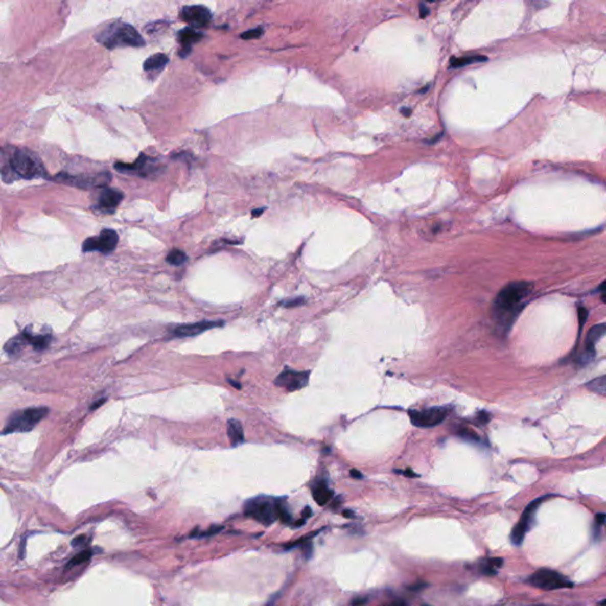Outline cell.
I'll return each mask as SVG.
<instances>
[{"mask_svg": "<svg viewBox=\"0 0 606 606\" xmlns=\"http://www.w3.org/2000/svg\"><path fill=\"white\" fill-rule=\"evenodd\" d=\"M532 293V284L528 282H513L497 294L492 305V317L502 331L507 332L513 326L523 306Z\"/></svg>", "mask_w": 606, "mask_h": 606, "instance_id": "1", "label": "cell"}, {"mask_svg": "<svg viewBox=\"0 0 606 606\" xmlns=\"http://www.w3.org/2000/svg\"><path fill=\"white\" fill-rule=\"evenodd\" d=\"M0 173L6 181L39 178L45 173L38 156L19 148H7L0 156Z\"/></svg>", "mask_w": 606, "mask_h": 606, "instance_id": "2", "label": "cell"}, {"mask_svg": "<svg viewBox=\"0 0 606 606\" xmlns=\"http://www.w3.org/2000/svg\"><path fill=\"white\" fill-rule=\"evenodd\" d=\"M95 39L107 49H115L119 46H135L145 45V40L132 25L115 21L97 33Z\"/></svg>", "mask_w": 606, "mask_h": 606, "instance_id": "3", "label": "cell"}, {"mask_svg": "<svg viewBox=\"0 0 606 606\" xmlns=\"http://www.w3.org/2000/svg\"><path fill=\"white\" fill-rule=\"evenodd\" d=\"M49 413L46 407H31L14 413L10 418L3 433L26 432L32 430Z\"/></svg>", "mask_w": 606, "mask_h": 606, "instance_id": "4", "label": "cell"}, {"mask_svg": "<svg viewBox=\"0 0 606 606\" xmlns=\"http://www.w3.org/2000/svg\"><path fill=\"white\" fill-rule=\"evenodd\" d=\"M276 502L277 501L269 499V497H256V499L248 501V503L245 504L244 513L256 521L263 523L264 526H269L277 519Z\"/></svg>", "mask_w": 606, "mask_h": 606, "instance_id": "5", "label": "cell"}, {"mask_svg": "<svg viewBox=\"0 0 606 606\" xmlns=\"http://www.w3.org/2000/svg\"><path fill=\"white\" fill-rule=\"evenodd\" d=\"M528 582L530 585L538 587V589L546 591L570 589V587L573 586V584L568 580L566 577L561 575L558 572L546 570V568L539 570L535 573L530 575Z\"/></svg>", "mask_w": 606, "mask_h": 606, "instance_id": "6", "label": "cell"}, {"mask_svg": "<svg viewBox=\"0 0 606 606\" xmlns=\"http://www.w3.org/2000/svg\"><path fill=\"white\" fill-rule=\"evenodd\" d=\"M549 496H544V497H540V499H537L534 500L533 502H530L527 508L523 511V514L521 518H520L519 522L516 523L514 529L511 530V534H510V541L513 542L515 546H520L522 545L523 542V539H525L526 534L528 533V530L530 529V527H532V523L534 521V518H535V514H537V510L538 508L541 506L542 502H544L545 500H547Z\"/></svg>", "mask_w": 606, "mask_h": 606, "instance_id": "7", "label": "cell"}, {"mask_svg": "<svg viewBox=\"0 0 606 606\" xmlns=\"http://www.w3.org/2000/svg\"><path fill=\"white\" fill-rule=\"evenodd\" d=\"M119 242V236L114 230H103L96 237L88 238L83 243V251H100L102 253H110L116 248Z\"/></svg>", "mask_w": 606, "mask_h": 606, "instance_id": "8", "label": "cell"}, {"mask_svg": "<svg viewBox=\"0 0 606 606\" xmlns=\"http://www.w3.org/2000/svg\"><path fill=\"white\" fill-rule=\"evenodd\" d=\"M410 419L418 428H432L443 423L447 418V411L443 407H430L421 411H410Z\"/></svg>", "mask_w": 606, "mask_h": 606, "instance_id": "9", "label": "cell"}, {"mask_svg": "<svg viewBox=\"0 0 606 606\" xmlns=\"http://www.w3.org/2000/svg\"><path fill=\"white\" fill-rule=\"evenodd\" d=\"M212 14L208 9L201 5L185 6L180 11V19L196 28H204L211 21Z\"/></svg>", "mask_w": 606, "mask_h": 606, "instance_id": "10", "label": "cell"}, {"mask_svg": "<svg viewBox=\"0 0 606 606\" xmlns=\"http://www.w3.org/2000/svg\"><path fill=\"white\" fill-rule=\"evenodd\" d=\"M309 372H297L286 368L276 378L275 384L281 387H286L289 391L301 390L308 384Z\"/></svg>", "mask_w": 606, "mask_h": 606, "instance_id": "11", "label": "cell"}, {"mask_svg": "<svg viewBox=\"0 0 606 606\" xmlns=\"http://www.w3.org/2000/svg\"><path fill=\"white\" fill-rule=\"evenodd\" d=\"M223 324V321H200V322L196 323L181 324V326H178L173 329V334L178 336V338H189V336L201 334V333L206 332L208 329L220 327Z\"/></svg>", "mask_w": 606, "mask_h": 606, "instance_id": "12", "label": "cell"}, {"mask_svg": "<svg viewBox=\"0 0 606 606\" xmlns=\"http://www.w3.org/2000/svg\"><path fill=\"white\" fill-rule=\"evenodd\" d=\"M154 168L155 166L153 165L152 160L146 155H141L140 158L133 164L118 162L115 165V170L118 172H121V173L126 174H139L142 175V177H146L147 174L152 173V171L154 170Z\"/></svg>", "mask_w": 606, "mask_h": 606, "instance_id": "13", "label": "cell"}, {"mask_svg": "<svg viewBox=\"0 0 606 606\" xmlns=\"http://www.w3.org/2000/svg\"><path fill=\"white\" fill-rule=\"evenodd\" d=\"M604 334H605V324L604 323L598 324V326H593L590 329L589 333H587V338L585 341V352H584V354L581 355L580 359H579V362H580V364L585 365L594 358V355H596V349H594V346H596V343L599 341L601 338H603Z\"/></svg>", "mask_w": 606, "mask_h": 606, "instance_id": "14", "label": "cell"}, {"mask_svg": "<svg viewBox=\"0 0 606 606\" xmlns=\"http://www.w3.org/2000/svg\"><path fill=\"white\" fill-rule=\"evenodd\" d=\"M123 194L118 190L106 189L99 197V207L103 212H113L121 203Z\"/></svg>", "mask_w": 606, "mask_h": 606, "instance_id": "15", "label": "cell"}, {"mask_svg": "<svg viewBox=\"0 0 606 606\" xmlns=\"http://www.w3.org/2000/svg\"><path fill=\"white\" fill-rule=\"evenodd\" d=\"M203 38V33L197 31L193 28H185L178 33V42L180 43L181 49L184 52H181V56H187V54L191 51L193 44L199 42Z\"/></svg>", "mask_w": 606, "mask_h": 606, "instance_id": "16", "label": "cell"}, {"mask_svg": "<svg viewBox=\"0 0 606 606\" xmlns=\"http://www.w3.org/2000/svg\"><path fill=\"white\" fill-rule=\"evenodd\" d=\"M313 497L319 506H324L333 497V490L329 489L324 482H319L313 488Z\"/></svg>", "mask_w": 606, "mask_h": 606, "instance_id": "17", "label": "cell"}, {"mask_svg": "<svg viewBox=\"0 0 606 606\" xmlns=\"http://www.w3.org/2000/svg\"><path fill=\"white\" fill-rule=\"evenodd\" d=\"M227 435H229L230 442L234 447L243 443L244 440V431L241 423L236 419H230L227 422Z\"/></svg>", "mask_w": 606, "mask_h": 606, "instance_id": "18", "label": "cell"}, {"mask_svg": "<svg viewBox=\"0 0 606 606\" xmlns=\"http://www.w3.org/2000/svg\"><path fill=\"white\" fill-rule=\"evenodd\" d=\"M168 63V57L164 54L153 55L144 63V69L146 71H156L161 70Z\"/></svg>", "mask_w": 606, "mask_h": 606, "instance_id": "19", "label": "cell"}, {"mask_svg": "<svg viewBox=\"0 0 606 606\" xmlns=\"http://www.w3.org/2000/svg\"><path fill=\"white\" fill-rule=\"evenodd\" d=\"M502 564H503V560L501 558L488 559L481 564V566H480L481 572L485 575H495L496 571L499 570L501 566H502Z\"/></svg>", "mask_w": 606, "mask_h": 606, "instance_id": "20", "label": "cell"}, {"mask_svg": "<svg viewBox=\"0 0 606 606\" xmlns=\"http://www.w3.org/2000/svg\"><path fill=\"white\" fill-rule=\"evenodd\" d=\"M487 61L485 56H468V57H459V58H452L450 62L451 68H462V66L471 64V63H478Z\"/></svg>", "mask_w": 606, "mask_h": 606, "instance_id": "21", "label": "cell"}, {"mask_svg": "<svg viewBox=\"0 0 606 606\" xmlns=\"http://www.w3.org/2000/svg\"><path fill=\"white\" fill-rule=\"evenodd\" d=\"M23 338L29 343H31V345L38 351L46 348L49 345V341H50V338H49V336H46V335H44V336L31 335V334H29V333H24Z\"/></svg>", "mask_w": 606, "mask_h": 606, "instance_id": "22", "label": "cell"}, {"mask_svg": "<svg viewBox=\"0 0 606 606\" xmlns=\"http://www.w3.org/2000/svg\"><path fill=\"white\" fill-rule=\"evenodd\" d=\"M586 387L589 388L590 391L594 392V393H598V394L605 397L606 395V378L604 376L600 378H596V379H593L592 381H590V383H587Z\"/></svg>", "mask_w": 606, "mask_h": 606, "instance_id": "23", "label": "cell"}, {"mask_svg": "<svg viewBox=\"0 0 606 606\" xmlns=\"http://www.w3.org/2000/svg\"><path fill=\"white\" fill-rule=\"evenodd\" d=\"M186 260H187L186 253L184 251H181V250H178V249L172 250V251L168 253L166 257L167 263L171 265H174V267L182 265L186 262Z\"/></svg>", "mask_w": 606, "mask_h": 606, "instance_id": "24", "label": "cell"}, {"mask_svg": "<svg viewBox=\"0 0 606 606\" xmlns=\"http://www.w3.org/2000/svg\"><path fill=\"white\" fill-rule=\"evenodd\" d=\"M276 510H277V519H279L282 522L289 523L293 521V518H291V515L289 513V509H288V507L284 502L277 501V502H276Z\"/></svg>", "mask_w": 606, "mask_h": 606, "instance_id": "25", "label": "cell"}, {"mask_svg": "<svg viewBox=\"0 0 606 606\" xmlns=\"http://www.w3.org/2000/svg\"><path fill=\"white\" fill-rule=\"evenodd\" d=\"M92 553L90 551H88V549H85V551H82L81 553H78L77 555H75L73 559H71L70 563L68 564V566L66 568H70L73 566H77V565H81V564H84L87 563V561L91 558Z\"/></svg>", "mask_w": 606, "mask_h": 606, "instance_id": "26", "label": "cell"}, {"mask_svg": "<svg viewBox=\"0 0 606 606\" xmlns=\"http://www.w3.org/2000/svg\"><path fill=\"white\" fill-rule=\"evenodd\" d=\"M457 435L459 437H461V438H463V439L469 440V442H480V437H478L477 433L474 432L473 430L461 429L457 432Z\"/></svg>", "mask_w": 606, "mask_h": 606, "instance_id": "27", "label": "cell"}, {"mask_svg": "<svg viewBox=\"0 0 606 606\" xmlns=\"http://www.w3.org/2000/svg\"><path fill=\"white\" fill-rule=\"evenodd\" d=\"M5 348L10 354H12V355L19 353V351L21 348V340L19 338L11 340L10 342H7Z\"/></svg>", "mask_w": 606, "mask_h": 606, "instance_id": "28", "label": "cell"}, {"mask_svg": "<svg viewBox=\"0 0 606 606\" xmlns=\"http://www.w3.org/2000/svg\"><path fill=\"white\" fill-rule=\"evenodd\" d=\"M262 33H263V30H262V28H257V29L249 30V31L242 33L241 37L243 39H256V38H260V37L262 36Z\"/></svg>", "mask_w": 606, "mask_h": 606, "instance_id": "29", "label": "cell"}, {"mask_svg": "<svg viewBox=\"0 0 606 606\" xmlns=\"http://www.w3.org/2000/svg\"><path fill=\"white\" fill-rule=\"evenodd\" d=\"M305 302H306V300L303 297H295V298H291V300H288L286 302H282L281 305L287 307V308H293V307H297V306L303 305Z\"/></svg>", "mask_w": 606, "mask_h": 606, "instance_id": "30", "label": "cell"}, {"mask_svg": "<svg viewBox=\"0 0 606 606\" xmlns=\"http://www.w3.org/2000/svg\"><path fill=\"white\" fill-rule=\"evenodd\" d=\"M425 587H426L425 582H416V584H413V585L407 586V589H409L410 591H413V592H416V591H421L423 589H425Z\"/></svg>", "mask_w": 606, "mask_h": 606, "instance_id": "31", "label": "cell"}, {"mask_svg": "<svg viewBox=\"0 0 606 606\" xmlns=\"http://www.w3.org/2000/svg\"><path fill=\"white\" fill-rule=\"evenodd\" d=\"M477 421L481 423V424H487V423L490 421V416L487 412H480L477 416Z\"/></svg>", "mask_w": 606, "mask_h": 606, "instance_id": "32", "label": "cell"}, {"mask_svg": "<svg viewBox=\"0 0 606 606\" xmlns=\"http://www.w3.org/2000/svg\"><path fill=\"white\" fill-rule=\"evenodd\" d=\"M85 540H87V538H85L84 535H82V537H77L76 539H74V541H73V546H76V547H78V546H81L82 544H84Z\"/></svg>", "mask_w": 606, "mask_h": 606, "instance_id": "33", "label": "cell"}, {"mask_svg": "<svg viewBox=\"0 0 606 606\" xmlns=\"http://www.w3.org/2000/svg\"><path fill=\"white\" fill-rule=\"evenodd\" d=\"M605 522V514L604 513H599L596 515V523L599 526H603Z\"/></svg>", "mask_w": 606, "mask_h": 606, "instance_id": "34", "label": "cell"}, {"mask_svg": "<svg viewBox=\"0 0 606 606\" xmlns=\"http://www.w3.org/2000/svg\"><path fill=\"white\" fill-rule=\"evenodd\" d=\"M367 599L366 598H357V599L352 600V605H364L367 603Z\"/></svg>", "mask_w": 606, "mask_h": 606, "instance_id": "35", "label": "cell"}, {"mask_svg": "<svg viewBox=\"0 0 606 606\" xmlns=\"http://www.w3.org/2000/svg\"><path fill=\"white\" fill-rule=\"evenodd\" d=\"M104 402H106V398H104V399H101V400H99V402H97V403H95V404H92V405H91V407H90V409H91V410H95V409H97V407H99V406H100V405H102V404H103V403H104Z\"/></svg>", "mask_w": 606, "mask_h": 606, "instance_id": "36", "label": "cell"}, {"mask_svg": "<svg viewBox=\"0 0 606 606\" xmlns=\"http://www.w3.org/2000/svg\"><path fill=\"white\" fill-rule=\"evenodd\" d=\"M351 476L355 477V478H361L362 475H361V473H359L358 470H351Z\"/></svg>", "mask_w": 606, "mask_h": 606, "instance_id": "37", "label": "cell"}, {"mask_svg": "<svg viewBox=\"0 0 606 606\" xmlns=\"http://www.w3.org/2000/svg\"><path fill=\"white\" fill-rule=\"evenodd\" d=\"M310 515H312V509H310L309 507H306L305 511H303V518L307 519V518H309Z\"/></svg>", "mask_w": 606, "mask_h": 606, "instance_id": "38", "label": "cell"}, {"mask_svg": "<svg viewBox=\"0 0 606 606\" xmlns=\"http://www.w3.org/2000/svg\"><path fill=\"white\" fill-rule=\"evenodd\" d=\"M421 10H422V13H421V17H422V18H424V17H425V14H428V13H429V11H428V7H425V6H424V5H421Z\"/></svg>", "mask_w": 606, "mask_h": 606, "instance_id": "39", "label": "cell"}, {"mask_svg": "<svg viewBox=\"0 0 606 606\" xmlns=\"http://www.w3.org/2000/svg\"><path fill=\"white\" fill-rule=\"evenodd\" d=\"M343 516H346V518H353L354 514L352 513V510H345L343 511Z\"/></svg>", "mask_w": 606, "mask_h": 606, "instance_id": "40", "label": "cell"}, {"mask_svg": "<svg viewBox=\"0 0 606 606\" xmlns=\"http://www.w3.org/2000/svg\"><path fill=\"white\" fill-rule=\"evenodd\" d=\"M402 113H403L404 115H405V116H410L411 110H410V109H406V108H404V109H402Z\"/></svg>", "mask_w": 606, "mask_h": 606, "instance_id": "41", "label": "cell"}, {"mask_svg": "<svg viewBox=\"0 0 606 606\" xmlns=\"http://www.w3.org/2000/svg\"><path fill=\"white\" fill-rule=\"evenodd\" d=\"M392 605H406V603L404 600H395L393 603H391Z\"/></svg>", "mask_w": 606, "mask_h": 606, "instance_id": "42", "label": "cell"}, {"mask_svg": "<svg viewBox=\"0 0 606 606\" xmlns=\"http://www.w3.org/2000/svg\"><path fill=\"white\" fill-rule=\"evenodd\" d=\"M229 383H230L231 385H234V386H236V387H237V388H241V385L237 384V383H235V381H232V380H229Z\"/></svg>", "mask_w": 606, "mask_h": 606, "instance_id": "43", "label": "cell"}]
</instances>
